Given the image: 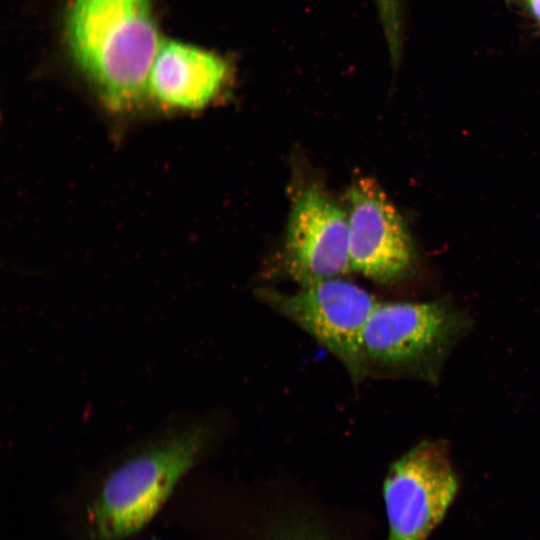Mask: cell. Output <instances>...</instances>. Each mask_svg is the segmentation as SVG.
Wrapping results in <instances>:
<instances>
[{
  "mask_svg": "<svg viewBox=\"0 0 540 540\" xmlns=\"http://www.w3.org/2000/svg\"><path fill=\"white\" fill-rule=\"evenodd\" d=\"M375 1L392 61L397 64L402 46L401 0Z\"/></svg>",
  "mask_w": 540,
  "mask_h": 540,
  "instance_id": "9",
  "label": "cell"
},
{
  "mask_svg": "<svg viewBox=\"0 0 540 540\" xmlns=\"http://www.w3.org/2000/svg\"><path fill=\"white\" fill-rule=\"evenodd\" d=\"M64 32L73 62L106 106L125 111L148 95L163 41L151 0H70Z\"/></svg>",
  "mask_w": 540,
  "mask_h": 540,
  "instance_id": "1",
  "label": "cell"
},
{
  "mask_svg": "<svg viewBox=\"0 0 540 540\" xmlns=\"http://www.w3.org/2000/svg\"><path fill=\"white\" fill-rule=\"evenodd\" d=\"M229 76V63L222 56L164 40L151 67L148 94L165 107L201 109L222 91Z\"/></svg>",
  "mask_w": 540,
  "mask_h": 540,
  "instance_id": "8",
  "label": "cell"
},
{
  "mask_svg": "<svg viewBox=\"0 0 540 540\" xmlns=\"http://www.w3.org/2000/svg\"><path fill=\"white\" fill-rule=\"evenodd\" d=\"M208 438L207 428L190 424L121 462L105 479L93 507L97 535L116 540L140 530L197 463Z\"/></svg>",
  "mask_w": 540,
  "mask_h": 540,
  "instance_id": "2",
  "label": "cell"
},
{
  "mask_svg": "<svg viewBox=\"0 0 540 540\" xmlns=\"http://www.w3.org/2000/svg\"><path fill=\"white\" fill-rule=\"evenodd\" d=\"M471 318L442 301L377 302L363 334L367 364L437 383Z\"/></svg>",
  "mask_w": 540,
  "mask_h": 540,
  "instance_id": "3",
  "label": "cell"
},
{
  "mask_svg": "<svg viewBox=\"0 0 540 540\" xmlns=\"http://www.w3.org/2000/svg\"><path fill=\"white\" fill-rule=\"evenodd\" d=\"M349 203L351 269L382 283L400 278L412 264L413 249L396 208L369 177L352 184Z\"/></svg>",
  "mask_w": 540,
  "mask_h": 540,
  "instance_id": "6",
  "label": "cell"
},
{
  "mask_svg": "<svg viewBox=\"0 0 540 540\" xmlns=\"http://www.w3.org/2000/svg\"><path fill=\"white\" fill-rule=\"evenodd\" d=\"M459 490L445 441L424 440L392 463L383 484L387 540H428Z\"/></svg>",
  "mask_w": 540,
  "mask_h": 540,
  "instance_id": "5",
  "label": "cell"
},
{
  "mask_svg": "<svg viewBox=\"0 0 540 540\" xmlns=\"http://www.w3.org/2000/svg\"><path fill=\"white\" fill-rule=\"evenodd\" d=\"M528 2L532 13L540 22V0H528Z\"/></svg>",
  "mask_w": 540,
  "mask_h": 540,
  "instance_id": "10",
  "label": "cell"
},
{
  "mask_svg": "<svg viewBox=\"0 0 540 540\" xmlns=\"http://www.w3.org/2000/svg\"><path fill=\"white\" fill-rule=\"evenodd\" d=\"M285 265L301 286L338 278L351 270L348 216L317 186L306 188L294 203L285 242Z\"/></svg>",
  "mask_w": 540,
  "mask_h": 540,
  "instance_id": "7",
  "label": "cell"
},
{
  "mask_svg": "<svg viewBox=\"0 0 540 540\" xmlns=\"http://www.w3.org/2000/svg\"><path fill=\"white\" fill-rule=\"evenodd\" d=\"M258 297L306 331L342 362L354 382L368 372L363 354V334L377 300L359 286L331 278L294 293L272 289Z\"/></svg>",
  "mask_w": 540,
  "mask_h": 540,
  "instance_id": "4",
  "label": "cell"
}]
</instances>
